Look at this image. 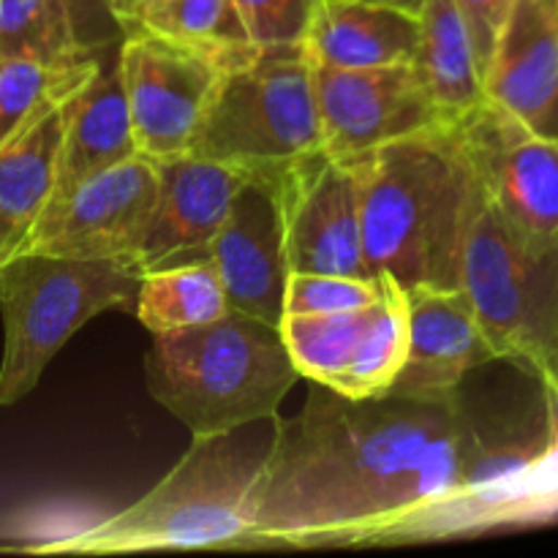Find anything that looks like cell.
<instances>
[{"label":"cell","instance_id":"cell-1","mask_svg":"<svg viewBox=\"0 0 558 558\" xmlns=\"http://www.w3.org/2000/svg\"><path fill=\"white\" fill-rule=\"evenodd\" d=\"M477 425L461 398H347L308 381L278 420L251 488L254 545H376L403 518L461 488Z\"/></svg>","mask_w":558,"mask_h":558},{"label":"cell","instance_id":"cell-2","mask_svg":"<svg viewBox=\"0 0 558 558\" xmlns=\"http://www.w3.org/2000/svg\"><path fill=\"white\" fill-rule=\"evenodd\" d=\"M363 251L374 278L412 289H461L477 180L452 125L352 158Z\"/></svg>","mask_w":558,"mask_h":558},{"label":"cell","instance_id":"cell-3","mask_svg":"<svg viewBox=\"0 0 558 558\" xmlns=\"http://www.w3.org/2000/svg\"><path fill=\"white\" fill-rule=\"evenodd\" d=\"M298 379L278 325L232 308L207 325L158 332L145 354L147 392L191 436L276 420Z\"/></svg>","mask_w":558,"mask_h":558},{"label":"cell","instance_id":"cell-4","mask_svg":"<svg viewBox=\"0 0 558 558\" xmlns=\"http://www.w3.org/2000/svg\"><path fill=\"white\" fill-rule=\"evenodd\" d=\"M262 456L234 434L194 436L189 452L156 488L123 512L69 537L31 545V554L109 556L180 548H251L248 499Z\"/></svg>","mask_w":558,"mask_h":558},{"label":"cell","instance_id":"cell-5","mask_svg":"<svg viewBox=\"0 0 558 558\" xmlns=\"http://www.w3.org/2000/svg\"><path fill=\"white\" fill-rule=\"evenodd\" d=\"M145 272L134 259L22 254L0 265V407L31 396L54 354L104 311L131 308Z\"/></svg>","mask_w":558,"mask_h":558},{"label":"cell","instance_id":"cell-6","mask_svg":"<svg viewBox=\"0 0 558 558\" xmlns=\"http://www.w3.org/2000/svg\"><path fill=\"white\" fill-rule=\"evenodd\" d=\"M461 289L501 363L532 374L558 420V245L518 238L477 185Z\"/></svg>","mask_w":558,"mask_h":558},{"label":"cell","instance_id":"cell-7","mask_svg":"<svg viewBox=\"0 0 558 558\" xmlns=\"http://www.w3.org/2000/svg\"><path fill=\"white\" fill-rule=\"evenodd\" d=\"M314 150H322L314 60L305 47H272L223 74L189 153L267 174Z\"/></svg>","mask_w":558,"mask_h":558},{"label":"cell","instance_id":"cell-8","mask_svg":"<svg viewBox=\"0 0 558 558\" xmlns=\"http://www.w3.org/2000/svg\"><path fill=\"white\" fill-rule=\"evenodd\" d=\"M496 216L526 243L558 245V140L485 101L452 123Z\"/></svg>","mask_w":558,"mask_h":558},{"label":"cell","instance_id":"cell-9","mask_svg":"<svg viewBox=\"0 0 558 558\" xmlns=\"http://www.w3.org/2000/svg\"><path fill=\"white\" fill-rule=\"evenodd\" d=\"M118 71L136 153L161 161L191 150L229 69L202 49L150 31H129L118 44Z\"/></svg>","mask_w":558,"mask_h":558},{"label":"cell","instance_id":"cell-10","mask_svg":"<svg viewBox=\"0 0 558 558\" xmlns=\"http://www.w3.org/2000/svg\"><path fill=\"white\" fill-rule=\"evenodd\" d=\"M259 178L276 202L289 272L374 278L363 251L352 163L322 147Z\"/></svg>","mask_w":558,"mask_h":558},{"label":"cell","instance_id":"cell-11","mask_svg":"<svg viewBox=\"0 0 558 558\" xmlns=\"http://www.w3.org/2000/svg\"><path fill=\"white\" fill-rule=\"evenodd\" d=\"M322 147L341 161L365 156L390 142L450 129L414 74L412 63L376 69H330L314 63Z\"/></svg>","mask_w":558,"mask_h":558},{"label":"cell","instance_id":"cell-12","mask_svg":"<svg viewBox=\"0 0 558 558\" xmlns=\"http://www.w3.org/2000/svg\"><path fill=\"white\" fill-rule=\"evenodd\" d=\"M156 196V163L136 153L49 202L22 251L65 259H134Z\"/></svg>","mask_w":558,"mask_h":558},{"label":"cell","instance_id":"cell-13","mask_svg":"<svg viewBox=\"0 0 558 558\" xmlns=\"http://www.w3.org/2000/svg\"><path fill=\"white\" fill-rule=\"evenodd\" d=\"M156 163L158 196L134 262L142 272L180 262L205 259L213 238L232 210L248 172L213 158L183 156Z\"/></svg>","mask_w":558,"mask_h":558},{"label":"cell","instance_id":"cell-14","mask_svg":"<svg viewBox=\"0 0 558 558\" xmlns=\"http://www.w3.org/2000/svg\"><path fill=\"white\" fill-rule=\"evenodd\" d=\"M409 349L387 396L447 401L472 371L501 363L463 289H412Z\"/></svg>","mask_w":558,"mask_h":558},{"label":"cell","instance_id":"cell-15","mask_svg":"<svg viewBox=\"0 0 558 558\" xmlns=\"http://www.w3.org/2000/svg\"><path fill=\"white\" fill-rule=\"evenodd\" d=\"M483 87L526 129L558 140V0H510Z\"/></svg>","mask_w":558,"mask_h":558},{"label":"cell","instance_id":"cell-16","mask_svg":"<svg viewBox=\"0 0 558 558\" xmlns=\"http://www.w3.org/2000/svg\"><path fill=\"white\" fill-rule=\"evenodd\" d=\"M205 259L213 262L221 278L229 308L270 325L281 322L289 265L276 202L265 178L251 174L240 189Z\"/></svg>","mask_w":558,"mask_h":558},{"label":"cell","instance_id":"cell-17","mask_svg":"<svg viewBox=\"0 0 558 558\" xmlns=\"http://www.w3.org/2000/svg\"><path fill=\"white\" fill-rule=\"evenodd\" d=\"M71 98L0 145V265L20 254L52 202Z\"/></svg>","mask_w":558,"mask_h":558},{"label":"cell","instance_id":"cell-18","mask_svg":"<svg viewBox=\"0 0 558 558\" xmlns=\"http://www.w3.org/2000/svg\"><path fill=\"white\" fill-rule=\"evenodd\" d=\"M417 44V14L357 0H325L305 38L311 60L330 69L412 63Z\"/></svg>","mask_w":558,"mask_h":558},{"label":"cell","instance_id":"cell-19","mask_svg":"<svg viewBox=\"0 0 558 558\" xmlns=\"http://www.w3.org/2000/svg\"><path fill=\"white\" fill-rule=\"evenodd\" d=\"M131 156H136V142L114 52V58L107 65L101 63L98 74L71 98L52 202L90 174Z\"/></svg>","mask_w":558,"mask_h":558},{"label":"cell","instance_id":"cell-20","mask_svg":"<svg viewBox=\"0 0 558 558\" xmlns=\"http://www.w3.org/2000/svg\"><path fill=\"white\" fill-rule=\"evenodd\" d=\"M417 16L420 44L412 69L436 107L458 123L488 101L472 33L456 0H425Z\"/></svg>","mask_w":558,"mask_h":558},{"label":"cell","instance_id":"cell-21","mask_svg":"<svg viewBox=\"0 0 558 558\" xmlns=\"http://www.w3.org/2000/svg\"><path fill=\"white\" fill-rule=\"evenodd\" d=\"M136 319L153 336L207 325L229 311L221 278L210 259L147 270L134 300Z\"/></svg>","mask_w":558,"mask_h":558},{"label":"cell","instance_id":"cell-22","mask_svg":"<svg viewBox=\"0 0 558 558\" xmlns=\"http://www.w3.org/2000/svg\"><path fill=\"white\" fill-rule=\"evenodd\" d=\"M381 294L371 303L354 357L332 390L347 398L387 396L401 374L409 349L407 292L390 278H379Z\"/></svg>","mask_w":558,"mask_h":558},{"label":"cell","instance_id":"cell-23","mask_svg":"<svg viewBox=\"0 0 558 558\" xmlns=\"http://www.w3.org/2000/svg\"><path fill=\"white\" fill-rule=\"evenodd\" d=\"M101 63V54L71 63H49L25 54L0 58V145L14 140L54 104L76 96L98 74Z\"/></svg>","mask_w":558,"mask_h":558},{"label":"cell","instance_id":"cell-24","mask_svg":"<svg viewBox=\"0 0 558 558\" xmlns=\"http://www.w3.org/2000/svg\"><path fill=\"white\" fill-rule=\"evenodd\" d=\"M131 31H150L169 41L202 49L227 69L248 63L259 52L245 36L232 0H161L147 9Z\"/></svg>","mask_w":558,"mask_h":558},{"label":"cell","instance_id":"cell-25","mask_svg":"<svg viewBox=\"0 0 558 558\" xmlns=\"http://www.w3.org/2000/svg\"><path fill=\"white\" fill-rule=\"evenodd\" d=\"M368 311L371 305L338 314H283L278 330L300 379L332 390L352 363Z\"/></svg>","mask_w":558,"mask_h":558},{"label":"cell","instance_id":"cell-26","mask_svg":"<svg viewBox=\"0 0 558 558\" xmlns=\"http://www.w3.org/2000/svg\"><path fill=\"white\" fill-rule=\"evenodd\" d=\"M14 54L49 63L96 58L80 47L58 0H0V58Z\"/></svg>","mask_w":558,"mask_h":558},{"label":"cell","instance_id":"cell-27","mask_svg":"<svg viewBox=\"0 0 558 558\" xmlns=\"http://www.w3.org/2000/svg\"><path fill=\"white\" fill-rule=\"evenodd\" d=\"M379 294V278L289 272L283 287V314H338V311L365 308Z\"/></svg>","mask_w":558,"mask_h":558},{"label":"cell","instance_id":"cell-28","mask_svg":"<svg viewBox=\"0 0 558 558\" xmlns=\"http://www.w3.org/2000/svg\"><path fill=\"white\" fill-rule=\"evenodd\" d=\"M325 0H232L245 36L259 49L305 47Z\"/></svg>","mask_w":558,"mask_h":558},{"label":"cell","instance_id":"cell-29","mask_svg":"<svg viewBox=\"0 0 558 558\" xmlns=\"http://www.w3.org/2000/svg\"><path fill=\"white\" fill-rule=\"evenodd\" d=\"M69 16L74 36L87 54H101L104 49L123 41L125 31L114 16L112 0H58Z\"/></svg>","mask_w":558,"mask_h":558},{"label":"cell","instance_id":"cell-30","mask_svg":"<svg viewBox=\"0 0 558 558\" xmlns=\"http://www.w3.org/2000/svg\"><path fill=\"white\" fill-rule=\"evenodd\" d=\"M456 3L458 9L463 11V20H466L469 33H472L474 49H477L480 69H483L485 74V65H488L496 33H499V25L501 20H505L510 0H456Z\"/></svg>","mask_w":558,"mask_h":558},{"label":"cell","instance_id":"cell-31","mask_svg":"<svg viewBox=\"0 0 558 558\" xmlns=\"http://www.w3.org/2000/svg\"><path fill=\"white\" fill-rule=\"evenodd\" d=\"M156 3H161V0H112V9L114 16L120 20V25H123V31L129 33L131 27L142 20V14H145L147 9H153Z\"/></svg>","mask_w":558,"mask_h":558},{"label":"cell","instance_id":"cell-32","mask_svg":"<svg viewBox=\"0 0 558 558\" xmlns=\"http://www.w3.org/2000/svg\"><path fill=\"white\" fill-rule=\"evenodd\" d=\"M357 3H376V5H392V9L409 11V14H420L425 0H357Z\"/></svg>","mask_w":558,"mask_h":558}]
</instances>
